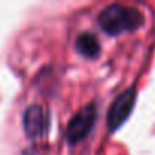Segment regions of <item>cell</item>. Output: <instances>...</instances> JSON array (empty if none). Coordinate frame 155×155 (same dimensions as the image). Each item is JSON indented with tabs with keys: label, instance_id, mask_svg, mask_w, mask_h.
<instances>
[{
	"label": "cell",
	"instance_id": "obj_3",
	"mask_svg": "<svg viewBox=\"0 0 155 155\" xmlns=\"http://www.w3.org/2000/svg\"><path fill=\"white\" fill-rule=\"evenodd\" d=\"M135 88H126L114 99L107 114V125L110 131H116L117 128H120L131 116L132 108L135 105Z\"/></svg>",
	"mask_w": 155,
	"mask_h": 155
},
{
	"label": "cell",
	"instance_id": "obj_1",
	"mask_svg": "<svg viewBox=\"0 0 155 155\" xmlns=\"http://www.w3.org/2000/svg\"><path fill=\"white\" fill-rule=\"evenodd\" d=\"M143 21L144 17L138 9L119 3L104 8L97 15V23L102 28V31L113 37L137 31L138 28H141Z\"/></svg>",
	"mask_w": 155,
	"mask_h": 155
},
{
	"label": "cell",
	"instance_id": "obj_4",
	"mask_svg": "<svg viewBox=\"0 0 155 155\" xmlns=\"http://www.w3.org/2000/svg\"><path fill=\"white\" fill-rule=\"evenodd\" d=\"M23 128L28 137L41 138L49 132L50 128V114L40 105H31L23 114Z\"/></svg>",
	"mask_w": 155,
	"mask_h": 155
},
{
	"label": "cell",
	"instance_id": "obj_2",
	"mask_svg": "<svg viewBox=\"0 0 155 155\" xmlns=\"http://www.w3.org/2000/svg\"><path fill=\"white\" fill-rule=\"evenodd\" d=\"M97 117V107L96 104H88L82 110L78 111L68 122L65 128V138L70 144H74L81 141L88 135V132L93 129L94 122Z\"/></svg>",
	"mask_w": 155,
	"mask_h": 155
},
{
	"label": "cell",
	"instance_id": "obj_5",
	"mask_svg": "<svg viewBox=\"0 0 155 155\" xmlns=\"http://www.w3.org/2000/svg\"><path fill=\"white\" fill-rule=\"evenodd\" d=\"M74 47L81 55L87 58H96L99 56V52H101V43L97 37L91 32H82L78 35L74 41Z\"/></svg>",
	"mask_w": 155,
	"mask_h": 155
}]
</instances>
